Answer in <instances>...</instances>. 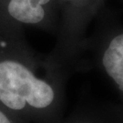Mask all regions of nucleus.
<instances>
[{
    "label": "nucleus",
    "instance_id": "nucleus-3",
    "mask_svg": "<svg viewBox=\"0 0 123 123\" xmlns=\"http://www.w3.org/2000/svg\"><path fill=\"white\" fill-rule=\"evenodd\" d=\"M97 59L101 71L123 100V30L114 31L99 42Z\"/></svg>",
    "mask_w": 123,
    "mask_h": 123
},
{
    "label": "nucleus",
    "instance_id": "nucleus-5",
    "mask_svg": "<svg viewBox=\"0 0 123 123\" xmlns=\"http://www.w3.org/2000/svg\"><path fill=\"white\" fill-rule=\"evenodd\" d=\"M60 123H123V106L110 103L80 106Z\"/></svg>",
    "mask_w": 123,
    "mask_h": 123
},
{
    "label": "nucleus",
    "instance_id": "nucleus-1",
    "mask_svg": "<svg viewBox=\"0 0 123 123\" xmlns=\"http://www.w3.org/2000/svg\"><path fill=\"white\" fill-rule=\"evenodd\" d=\"M63 99L59 84L38 77L24 62L0 61V102L8 110L60 123Z\"/></svg>",
    "mask_w": 123,
    "mask_h": 123
},
{
    "label": "nucleus",
    "instance_id": "nucleus-2",
    "mask_svg": "<svg viewBox=\"0 0 123 123\" xmlns=\"http://www.w3.org/2000/svg\"><path fill=\"white\" fill-rule=\"evenodd\" d=\"M61 9L57 57L70 67L87 46V34L106 0H57Z\"/></svg>",
    "mask_w": 123,
    "mask_h": 123
},
{
    "label": "nucleus",
    "instance_id": "nucleus-6",
    "mask_svg": "<svg viewBox=\"0 0 123 123\" xmlns=\"http://www.w3.org/2000/svg\"><path fill=\"white\" fill-rule=\"evenodd\" d=\"M0 123H15L7 115L0 110Z\"/></svg>",
    "mask_w": 123,
    "mask_h": 123
},
{
    "label": "nucleus",
    "instance_id": "nucleus-4",
    "mask_svg": "<svg viewBox=\"0 0 123 123\" xmlns=\"http://www.w3.org/2000/svg\"><path fill=\"white\" fill-rule=\"evenodd\" d=\"M57 0H8L6 12L18 24L39 25L49 18Z\"/></svg>",
    "mask_w": 123,
    "mask_h": 123
}]
</instances>
